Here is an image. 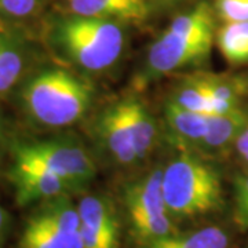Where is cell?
<instances>
[{"label":"cell","instance_id":"6da1fadb","mask_svg":"<svg viewBox=\"0 0 248 248\" xmlns=\"http://www.w3.org/2000/svg\"><path fill=\"white\" fill-rule=\"evenodd\" d=\"M91 99L89 86L61 69L36 75L22 91L24 107L32 119L48 127H62L78 122Z\"/></svg>","mask_w":248,"mask_h":248},{"label":"cell","instance_id":"7a4b0ae2","mask_svg":"<svg viewBox=\"0 0 248 248\" xmlns=\"http://www.w3.org/2000/svg\"><path fill=\"white\" fill-rule=\"evenodd\" d=\"M163 195L170 215L193 218L221 204L219 174L190 155H182L163 170Z\"/></svg>","mask_w":248,"mask_h":248},{"label":"cell","instance_id":"3957f363","mask_svg":"<svg viewBox=\"0 0 248 248\" xmlns=\"http://www.w3.org/2000/svg\"><path fill=\"white\" fill-rule=\"evenodd\" d=\"M58 39L72 60L89 71L113 65L124 46V33L116 21L80 16L62 21Z\"/></svg>","mask_w":248,"mask_h":248},{"label":"cell","instance_id":"277c9868","mask_svg":"<svg viewBox=\"0 0 248 248\" xmlns=\"http://www.w3.org/2000/svg\"><path fill=\"white\" fill-rule=\"evenodd\" d=\"M124 203L134 234L148 244L174 233L163 195V171L155 170L148 177L133 182L125 189Z\"/></svg>","mask_w":248,"mask_h":248},{"label":"cell","instance_id":"5b68a950","mask_svg":"<svg viewBox=\"0 0 248 248\" xmlns=\"http://www.w3.org/2000/svg\"><path fill=\"white\" fill-rule=\"evenodd\" d=\"M16 163L36 166L53 172L71 189L81 187L95 177V164L79 145L63 141L24 143L16 149Z\"/></svg>","mask_w":248,"mask_h":248},{"label":"cell","instance_id":"8992f818","mask_svg":"<svg viewBox=\"0 0 248 248\" xmlns=\"http://www.w3.org/2000/svg\"><path fill=\"white\" fill-rule=\"evenodd\" d=\"M211 43L213 39L177 35L167 29L152 45L148 55L149 66L155 73L175 71L207 57Z\"/></svg>","mask_w":248,"mask_h":248},{"label":"cell","instance_id":"52a82bcc","mask_svg":"<svg viewBox=\"0 0 248 248\" xmlns=\"http://www.w3.org/2000/svg\"><path fill=\"white\" fill-rule=\"evenodd\" d=\"M10 175L16 189V200L19 205L51 200L71 189L61 178L36 166L14 161Z\"/></svg>","mask_w":248,"mask_h":248},{"label":"cell","instance_id":"ba28073f","mask_svg":"<svg viewBox=\"0 0 248 248\" xmlns=\"http://www.w3.org/2000/svg\"><path fill=\"white\" fill-rule=\"evenodd\" d=\"M68 7L75 16L110 21L138 22L149 16L146 0H68Z\"/></svg>","mask_w":248,"mask_h":248},{"label":"cell","instance_id":"9c48e42d","mask_svg":"<svg viewBox=\"0 0 248 248\" xmlns=\"http://www.w3.org/2000/svg\"><path fill=\"white\" fill-rule=\"evenodd\" d=\"M17 248H83L80 231H60L33 213L25 222Z\"/></svg>","mask_w":248,"mask_h":248},{"label":"cell","instance_id":"30bf717a","mask_svg":"<svg viewBox=\"0 0 248 248\" xmlns=\"http://www.w3.org/2000/svg\"><path fill=\"white\" fill-rule=\"evenodd\" d=\"M101 133L107 148L119 163L130 164L138 159L131 134L119 104L105 112L101 120Z\"/></svg>","mask_w":248,"mask_h":248},{"label":"cell","instance_id":"8fae6325","mask_svg":"<svg viewBox=\"0 0 248 248\" xmlns=\"http://www.w3.org/2000/svg\"><path fill=\"white\" fill-rule=\"evenodd\" d=\"M128 131L133 138L134 148L138 159L145 157L152 149V145L156 137V125L151 113L145 105L137 99H125L120 104Z\"/></svg>","mask_w":248,"mask_h":248},{"label":"cell","instance_id":"7c38bea8","mask_svg":"<svg viewBox=\"0 0 248 248\" xmlns=\"http://www.w3.org/2000/svg\"><path fill=\"white\" fill-rule=\"evenodd\" d=\"M229 239L225 231L210 226L192 233H172L145 244V248H228Z\"/></svg>","mask_w":248,"mask_h":248},{"label":"cell","instance_id":"4fadbf2b","mask_svg":"<svg viewBox=\"0 0 248 248\" xmlns=\"http://www.w3.org/2000/svg\"><path fill=\"white\" fill-rule=\"evenodd\" d=\"M247 124L248 116L241 109H236L223 115H210L208 128L203 143L214 149L226 146L233 140H237V137Z\"/></svg>","mask_w":248,"mask_h":248},{"label":"cell","instance_id":"5bb4252c","mask_svg":"<svg viewBox=\"0 0 248 248\" xmlns=\"http://www.w3.org/2000/svg\"><path fill=\"white\" fill-rule=\"evenodd\" d=\"M166 119L174 133L187 141H202L208 128V116L186 109L177 101H170L166 105Z\"/></svg>","mask_w":248,"mask_h":248},{"label":"cell","instance_id":"9a60e30c","mask_svg":"<svg viewBox=\"0 0 248 248\" xmlns=\"http://www.w3.org/2000/svg\"><path fill=\"white\" fill-rule=\"evenodd\" d=\"M79 215L81 226L97 231L117 232L119 223L112 204L105 197L87 196L79 204Z\"/></svg>","mask_w":248,"mask_h":248},{"label":"cell","instance_id":"2e32d148","mask_svg":"<svg viewBox=\"0 0 248 248\" xmlns=\"http://www.w3.org/2000/svg\"><path fill=\"white\" fill-rule=\"evenodd\" d=\"M217 39L222 55L231 63L248 62V22H226Z\"/></svg>","mask_w":248,"mask_h":248},{"label":"cell","instance_id":"e0dca14e","mask_svg":"<svg viewBox=\"0 0 248 248\" xmlns=\"http://www.w3.org/2000/svg\"><path fill=\"white\" fill-rule=\"evenodd\" d=\"M169 31L182 36L192 37H214V18L211 9L202 3L189 13L178 16L169 27Z\"/></svg>","mask_w":248,"mask_h":248},{"label":"cell","instance_id":"ac0fdd59","mask_svg":"<svg viewBox=\"0 0 248 248\" xmlns=\"http://www.w3.org/2000/svg\"><path fill=\"white\" fill-rule=\"evenodd\" d=\"M24 69V57L17 46L0 39V95L9 91Z\"/></svg>","mask_w":248,"mask_h":248},{"label":"cell","instance_id":"d6986e66","mask_svg":"<svg viewBox=\"0 0 248 248\" xmlns=\"http://www.w3.org/2000/svg\"><path fill=\"white\" fill-rule=\"evenodd\" d=\"M207 95L211 99L223 101L232 105L240 107V98L244 95L246 87L241 81L234 79H225V78H217V76H202L195 79Z\"/></svg>","mask_w":248,"mask_h":248},{"label":"cell","instance_id":"ffe728a7","mask_svg":"<svg viewBox=\"0 0 248 248\" xmlns=\"http://www.w3.org/2000/svg\"><path fill=\"white\" fill-rule=\"evenodd\" d=\"M175 101L186 109L204 113V115H213L211 98L207 95V93L196 80H192L187 86H185L178 93Z\"/></svg>","mask_w":248,"mask_h":248},{"label":"cell","instance_id":"44dd1931","mask_svg":"<svg viewBox=\"0 0 248 248\" xmlns=\"http://www.w3.org/2000/svg\"><path fill=\"white\" fill-rule=\"evenodd\" d=\"M83 248H117V232L97 231L86 226H80Z\"/></svg>","mask_w":248,"mask_h":248},{"label":"cell","instance_id":"7402d4cb","mask_svg":"<svg viewBox=\"0 0 248 248\" xmlns=\"http://www.w3.org/2000/svg\"><path fill=\"white\" fill-rule=\"evenodd\" d=\"M217 11L225 22H248V0H217Z\"/></svg>","mask_w":248,"mask_h":248},{"label":"cell","instance_id":"603a6c76","mask_svg":"<svg viewBox=\"0 0 248 248\" xmlns=\"http://www.w3.org/2000/svg\"><path fill=\"white\" fill-rule=\"evenodd\" d=\"M236 217L240 226L248 229V177L236 181Z\"/></svg>","mask_w":248,"mask_h":248},{"label":"cell","instance_id":"cb8c5ba5","mask_svg":"<svg viewBox=\"0 0 248 248\" xmlns=\"http://www.w3.org/2000/svg\"><path fill=\"white\" fill-rule=\"evenodd\" d=\"M40 0H0V10L11 17L22 18L32 14Z\"/></svg>","mask_w":248,"mask_h":248},{"label":"cell","instance_id":"d4e9b609","mask_svg":"<svg viewBox=\"0 0 248 248\" xmlns=\"http://www.w3.org/2000/svg\"><path fill=\"white\" fill-rule=\"evenodd\" d=\"M236 149L240 156L248 163V124L236 140Z\"/></svg>","mask_w":248,"mask_h":248},{"label":"cell","instance_id":"484cf974","mask_svg":"<svg viewBox=\"0 0 248 248\" xmlns=\"http://www.w3.org/2000/svg\"><path fill=\"white\" fill-rule=\"evenodd\" d=\"M10 228V217L7 211L3 208V205L0 204V248L3 247L6 237H7V233H9Z\"/></svg>","mask_w":248,"mask_h":248}]
</instances>
